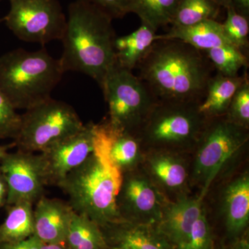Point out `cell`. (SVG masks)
Segmentation results:
<instances>
[{
  "mask_svg": "<svg viewBox=\"0 0 249 249\" xmlns=\"http://www.w3.org/2000/svg\"><path fill=\"white\" fill-rule=\"evenodd\" d=\"M0 171L9 190L6 206L22 201L34 204L44 196L48 182L40 154L20 150L8 152L0 163Z\"/></svg>",
  "mask_w": 249,
  "mask_h": 249,
  "instance_id": "cell-10",
  "label": "cell"
},
{
  "mask_svg": "<svg viewBox=\"0 0 249 249\" xmlns=\"http://www.w3.org/2000/svg\"><path fill=\"white\" fill-rule=\"evenodd\" d=\"M109 107L108 121L116 128L137 137L158 100L132 71L114 64L101 85Z\"/></svg>",
  "mask_w": 249,
  "mask_h": 249,
  "instance_id": "cell-6",
  "label": "cell"
},
{
  "mask_svg": "<svg viewBox=\"0 0 249 249\" xmlns=\"http://www.w3.org/2000/svg\"><path fill=\"white\" fill-rule=\"evenodd\" d=\"M95 124L83 128L55 142L40 152L45 163L48 185L58 186L71 170L81 165L93 151Z\"/></svg>",
  "mask_w": 249,
  "mask_h": 249,
  "instance_id": "cell-12",
  "label": "cell"
},
{
  "mask_svg": "<svg viewBox=\"0 0 249 249\" xmlns=\"http://www.w3.org/2000/svg\"><path fill=\"white\" fill-rule=\"evenodd\" d=\"M202 198L183 197L167 202L160 222L156 227L175 249L183 245L196 219L203 212Z\"/></svg>",
  "mask_w": 249,
  "mask_h": 249,
  "instance_id": "cell-14",
  "label": "cell"
},
{
  "mask_svg": "<svg viewBox=\"0 0 249 249\" xmlns=\"http://www.w3.org/2000/svg\"><path fill=\"white\" fill-rule=\"evenodd\" d=\"M112 20L87 0L69 5L66 27L60 40L63 52L59 58L64 73L79 72L101 85L116 63V36Z\"/></svg>",
  "mask_w": 249,
  "mask_h": 249,
  "instance_id": "cell-2",
  "label": "cell"
},
{
  "mask_svg": "<svg viewBox=\"0 0 249 249\" xmlns=\"http://www.w3.org/2000/svg\"><path fill=\"white\" fill-rule=\"evenodd\" d=\"M11 9L4 19L19 40L42 45L61 40L67 18L58 0H9Z\"/></svg>",
  "mask_w": 249,
  "mask_h": 249,
  "instance_id": "cell-9",
  "label": "cell"
},
{
  "mask_svg": "<svg viewBox=\"0 0 249 249\" xmlns=\"http://www.w3.org/2000/svg\"><path fill=\"white\" fill-rule=\"evenodd\" d=\"M216 72L223 76H239L241 69L248 67V55L235 46L228 44L204 52Z\"/></svg>",
  "mask_w": 249,
  "mask_h": 249,
  "instance_id": "cell-26",
  "label": "cell"
},
{
  "mask_svg": "<svg viewBox=\"0 0 249 249\" xmlns=\"http://www.w3.org/2000/svg\"><path fill=\"white\" fill-rule=\"evenodd\" d=\"M65 243L70 249H107L101 228L87 216L73 212Z\"/></svg>",
  "mask_w": 249,
  "mask_h": 249,
  "instance_id": "cell-23",
  "label": "cell"
},
{
  "mask_svg": "<svg viewBox=\"0 0 249 249\" xmlns=\"http://www.w3.org/2000/svg\"><path fill=\"white\" fill-rule=\"evenodd\" d=\"M157 31L142 23L140 27L132 34L116 37L114 43L116 65L131 71L137 68L157 40Z\"/></svg>",
  "mask_w": 249,
  "mask_h": 249,
  "instance_id": "cell-20",
  "label": "cell"
},
{
  "mask_svg": "<svg viewBox=\"0 0 249 249\" xmlns=\"http://www.w3.org/2000/svg\"><path fill=\"white\" fill-rule=\"evenodd\" d=\"M63 74L59 59L45 47L16 49L0 57V93L16 110H27L52 98Z\"/></svg>",
  "mask_w": 249,
  "mask_h": 249,
  "instance_id": "cell-4",
  "label": "cell"
},
{
  "mask_svg": "<svg viewBox=\"0 0 249 249\" xmlns=\"http://www.w3.org/2000/svg\"><path fill=\"white\" fill-rule=\"evenodd\" d=\"M149 159V169L156 181L170 191H178L186 184L188 170L181 159L168 150H160Z\"/></svg>",
  "mask_w": 249,
  "mask_h": 249,
  "instance_id": "cell-21",
  "label": "cell"
},
{
  "mask_svg": "<svg viewBox=\"0 0 249 249\" xmlns=\"http://www.w3.org/2000/svg\"><path fill=\"white\" fill-rule=\"evenodd\" d=\"M1 20H3V19H1V20H0V21H1Z\"/></svg>",
  "mask_w": 249,
  "mask_h": 249,
  "instance_id": "cell-40",
  "label": "cell"
},
{
  "mask_svg": "<svg viewBox=\"0 0 249 249\" xmlns=\"http://www.w3.org/2000/svg\"><path fill=\"white\" fill-rule=\"evenodd\" d=\"M160 39L183 41L203 52L229 44L223 32L222 23L214 19L188 27H171L166 34L157 35V40Z\"/></svg>",
  "mask_w": 249,
  "mask_h": 249,
  "instance_id": "cell-17",
  "label": "cell"
},
{
  "mask_svg": "<svg viewBox=\"0 0 249 249\" xmlns=\"http://www.w3.org/2000/svg\"><path fill=\"white\" fill-rule=\"evenodd\" d=\"M137 68L158 101L199 104L216 73L204 52L175 39L155 40Z\"/></svg>",
  "mask_w": 249,
  "mask_h": 249,
  "instance_id": "cell-1",
  "label": "cell"
},
{
  "mask_svg": "<svg viewBox=\"0 0 249 249\" xmlns=\"http://www.w3.org/2000/svg\"><path fill=\"white\" fill-rule=\"evenodd\" d=\"M226 118L236 124L249 129V76L239 87L225 114Z\"/></svg>",
  "mask_w": 249,
  "mask_h": 249,
  "instance_id": "cell-28",
  "label": "cell"
},
{
  "mask_svg": "<svg viewBox=\"0 0 249 249\" xmlns=\"http://www.w3.org/2000/svg\"><path fill=\"white\" fill-rule=\"evenodd\" d=\"M222 9L214 0H181L171 27H188L209 19L217 20Z\"/></svg>",
  "mask_w": 249,
  "mask_h": 249,
  "instance_id": "cell-25",
  "label": "cell"
},
{
  "mask_svg": "<svg viewBox=\"0 0 249 249\" xmlns=\"http://www.w3.org/2000/svg\"><path fill=\"white\" fill-rule=\"evenodd\" d=\"M199 105L157 101L137 135L141 143L160 150L196 146L208 121Z\"/></svg>",
  "mask_w": 249,
  "mask_h": 249,
  "instance_id": "cell-5",
  "label": "cell"
},
{
  "mask_svg": "<svg viewBox=\"0 0 249 249\" xmlns=\"http://www.w3.org/2000/svg\"><path fill=\"white\" fill-rule=\"evenodd\" d=\"M42 242L37 236H31L26 240L14 243L0 244V249H41Z\"/></svg>",
  "mask_w": 249,
  "mask_h": 249,
  "instance_id": "cell-32",
  "label": "cell"
},
{
  "mask_svg": "<svg viewBox=\"0 0 249 249\" xmlns=\"http://www.w3.org/2000/svg\"><path fill=\"white\" fill-rule=\"evenodd\" d=\"M106 13L111 19L123 18L129 14L132 0H87Z\"/></svg>",
  "mask_w": 249,
  "mask_h": 249,
  "instance_id": "cell-31",
  "label": "cell"
},
{
  "mask_svg": "<svg viewBox=\"0 0 249 249\" xmlns=\"http://www.w3.org/2000/svg\"><path fill=\"white\" fill-rule=\"evenodd\" d=\"M249 129L230 122L225 115L208 119L196 146L194 175L203 185L204 199L224 165L247 145Z\"/></svg>",
  "mask_w": 249,
  "mask_h": 249,
  "instance_id": "cell-8",
  "label": "cell"
},
{
  "mask_svg": "<svg viewBox=\"0 0 249 249\" xmlns=\"http://www.w3.org/2000/svg\"><path fill=\"white\" fill-rule=\"evenodd\" d=\"M101 229L108 245H123L133 249H175L156 226L124 221Z\"/></svg>",
  "mask_w": 249,
  "mask_h": 249,
  "instance_id": "cell-16",
  "label": "cell"
},
{
  "mask_svg": "<svg viewBox=\"0 0 249 249\" xmlns=\"http://www.w3.org/2000/svg\"><path fill=\"white\" fill-rule=\"evenodd\" d=\"M107 249H133L127 246L123 245H108Z\"/></svg>",
  "mask_w": 249,
  "mask_h": 249,
  "instance_id": "cell-39",
  "label": "cell"
},
{
  "mask_svg": "<svg viewBox=\"0 0 249 249\" xmlns=\"http://www.w3.org/2000/svg\"><path fill=\"white\" fill-rule=\"evenodd\" d=\"M0 1H1V0H0Z\"/></svg>",
  "mask_w": 249,
  "mask_h": 249,
  "instance_id": "cell-41",
  "label": "cell"
},
{
  "mask_svg": "<svg viewBox=\"0 0 249 249\" xmlns=\"http://www.w3.org/2000/svg\"><path fill=\"white\" fill-rule=\"evenodd\" d=\"M222 249H249V242L247 239H240L236 241L232 245Z\"/></svg>",
  "mask_w": 249,
  "mask_h": 249,
  "instance_id": "cell-35",
  "label": "cell"
},
{
  "mask_svg": "<svg viewBox=\"0 0 249 249\" xmlns=\"http://www.w3.org/2000/svg\"><path fill=\"white\" fill-rule=\"evenodd\" d=\"M73 212L68 202L42 196L34 209V235L42 243H65Z\"/></svg>",
  "mask_w": 249,
  "mask_h": 249,
  "instance_id": "cell-15",
  "label": "cell"
},
{
  "mask_svg": "<svg viewBox=\"0 0 249 249\" xmlns=\"http://www.w3.org/2000/svg\"><path fill=\"white\" fill-rule=\"evenodd\" d=\"M248 76L229 77L216 72L208 85L204 98L199 105V112L207 119L224 116L239 87Z\"/></svg>",
  "mask_w": 249,
  "mask_h": 249,
  "instance_id": "cell-18",
  "label": "cell"
},
{
  "mask_svg": "<svg viewBox=\"0 0 249 249\" xmlns=\"http://www.w3.org/2000/svg\"><path fill=\"white\" fill-rule=\"evenodd\" d=\"M8 185L4 175L0 171V209L6 205L8 197Z\"/></svg>",
  "mask_w": 249,
  "mask_h": 249,
  "instance_id": "cell-34",
  "label": "cell"
},
{
  "mask_svg": "<svg viewBox=\"0 0 249 249\" xmlns=\"http://www.w3.org/2000/svg\"><path fill=\"white\" fill-rule=\"evenodd\" d=\"M222 9H227L231 6V0H214Z\"/></svg>",
  "mask_w": 249,
  "mask_h": 249,
  "instance_id": "cell-37",
  "label": "cell"
},
{
  "mask_svg": "<svg viewBox=\"0 0 249 249\" xmlns=\"http://www.w3.org/2000/svg\"><path fill=\"white\" fill-rule=\"evenodd\" d=\"M181 0H132L129 13L137 14L142 24L155 31L173 22Z\"/></svg>",
  "mask_w": 249,
  "mask_h": 249,
  "instance_id": "cell-24",
  "label": "cell"
},
{
  "mask_svg": "<svg viewBox=\"0 0 249 249\" xmlns=\"http://www.w3.org/2000/svg\"><path fill=\"white\" fill-rule=\"evenodd\" d=\"M84 124L72 106L51 98L21 115L20 127L14 143L18 150L40 153L76 133Z\"/></svg>",
  "mask_w": 249,
  "mask_h": 249,
  "instance_id": "cell-7",
  "label": "cell"
},
{
  "mask_svg": "<svg viewBox=\"0 0 249 249\" xmlns=\"http://www.w3.org/2000/svg\"><path fill=\"white\" fill-rule=\"evenodd\" d=\"M225 10L227 17L222 23L224 36L229 44L246 53L249 47V18L237 14L231 6Z\"/></svg>",
  "mask_w": 249,
  "mask_h": 249,
  "instance_id": "cell-27",
  "label": "cell"
},
{
  "mask_svg": "<svg viewBox=\"0 0 249 249\" xmlns=\"http://www.w3.org/2000/svg\"><path fill=\"white\" fill-rule=\"evenodd\" d=\"M123 174L109 163L101 150L92 153L58 184L69 197L76 213L83 214L101 229L124 222L119 213L117 196Z\"/></svg>",
  "mask_w": 249,
  "mask_h": 249,
  "instance_id": "cell-3",
  "label": "cell"
},
{
  "mask_svg": "<svg viewBox=\"0 0 249 249\" xmlns=\"http://www.w3.org/2000/svg\"><path fill=\"white\" fill-rule=\"evenodd\" d=\"M141 145L138 137L116 128L108 119L95 124L94 147L123 175L132 170L138 163Z\"/></svg>",
  "mask_w": 249,
  "mask_h": 249,
  "instance_id": "cell-13",
  "label": "cell"
},
{
  "mask_svg": "<svg viewBox=\"0 0 249 249\" xmlns=\"http://www.w3.org/2000/svg\"><path fill=\"white\" fill-rule=\"evenodd\" d=\"M9 147L5 146V145H0V163L4 158L5 156L8 153L7 150Z\"/></svg>",
  "mask_w": 249,
  "mask_h": 249,
  "instance_id": "cell-38",
  "label": "cell"
},
{
  "mask_svg": "<svg viewBox=\"0 0 249 249\" xmlns=\"http://www.w3.org/2000/svg\"><path fill=\"white\" fill-rule=\"evenodd\" d=\"M21 124V115L0 93V140L17 137Z\"/></svg>",
  "mask_w": 249,
  "mask_h": 249,
  "instance_id": "cell-30",
  "label": "cell"
},
{
  "mask_svg": "<svg viewBox=\"0 0 249 249\" xmlns=\"http://www.w3.org/2000/svg\"><path fill=\"white\" fill-rule=\"evenodd\" d=\"M177 249H213L212 232L204 211L195 222L186 242Z\"/></svg>",
  "mask_w": 249,
  "mask_h": 249,
  "instance_id": "cell-29",
  "label": "cell"
},
{
  "mask_svg": "<svg viewBox=\"0 0 249 249\" xmlns=\"http://www.w3.org/2000/svg\"><path fill=\"white\" fill-rule=\"evenodd\" d=\"M166 203L146 177L132 170L123 175L117 206L124 222L157 226Z\"/></svg>",
  "mask_w": 249,
  "mask_h": 249,
  "instance_id": "cell-11",
  "label": "cell"
},
{
  "mask_svg": "<svg viewBox=\"0 0 249 249\" xmlns=\"http://www.w3.org/2000/svg\"><path fill=\"white\" fill-rule=\"evenodd\" d=\"M231 7L237 14L249 18V0H231Z\"/></svg>",
  "mask_w": 249,
  "mask_h": 249,
  "instance_id": "cell-33",
  "label": "cell"
},
{
  "mask_svg": "<svg viewBox=\"0 0 249 249\" xmlns=\"http://www.w3.org/2000/svg\"><path fill=\"white\" fill-rule=\"evenodd\" d=\"M41 249H70V247L65 243H42Z\"/></svg>",
  "mask_w": 249,
  "mask_h": 249,
  "instance_id": "cell-36",
  "label": "cell"
},
{
  "mask_svg": "<svg viewBox=\"0 0 249 249\" xmlns=\"http://www.w3.org/2000/svg\"><path fill=\"white\" fill-rule=\"evenodd\" d=\"M224 211L228 231L239 235L249 219V178L245 173L228 186L224 193Z\"/></svg>",
  "mask_w": 249,
  "mask_h": 249,
  "instance_id": "cell-19",
  "label": "cell"
},
{
  "mask_svg": "<svg viewBox=\"0 0 249 249\" xmlns=\"http://www.w3.org/2000/svg\"><path fill=\"white\" fill-rule=\"evenodd\" d=\"M33 205L22 201L7 206V216L0 225V244L14 243L34 235Z\"/></svg>",
  "mask_w": 249,
  "mask_h": 249,
  "instance_id": "cell-22",
  "label": "cell"
}]
</instances>
